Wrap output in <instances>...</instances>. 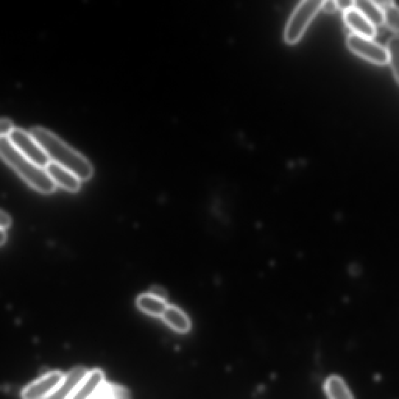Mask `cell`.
Returning a JSON list of instances; mask_svg holds the SVG:
<instances>
[{"instance_id":"cell-1","label":"cell","mask_w":399,"mask_h":399,"mask_svg":"<svg viewBox=\"0 0 399 399\" xmlns=\"http://www.w3.org/2000/svg\"><path fill=\"white\" fill-rule=\"evenodd\" d=\"M30 133L44 149L50 162L68 169L81 181L91 179L93 168L82 155L44 127H33Z\"/></svg>"},{"instance_id":"cell-2","label":"cell","mask_w":399,"mask_h":399,"mask_svg":"<svg viewBox=\"0 0 399 399\" xmlns=\"http://www.w3.org/2000/svg\"><path fill=\"white\" fill-rule=\"evenodd\" d=\"M0 153L3 160L35 190L42 194H51L55 190L56 185L46 169L18 152L8 138L0 140Z\"/></svg>"},{"instance_id":"cell-3","label":"cell","mask_w":399,"mask_h":399,"mask_svg":"<svg viewBox=\"0 0 399 399\" xmlns=\"http://www.w3.org/2000/svg\"><path fill=\"white\" fill-rule=\"evenodd\" d=\"M323 3L324 0H304L297 5L284 30V39L287 44L294 45L301 39Z\"/></svg>"},{"instance_id":"cell-4","label":"cell","mask_w":399,"mask_h":399,"mask_svg":"<svg viewBox=\"0 0 399 399\" xmlns=\"http://www.w3.org/2000/svg\"><path fill=\"white\" fill-rule=\"evenodd\" d=\"M12 145L18 152L28 159L46 169L50 160L44 149L34 139L31 133L15 128L8 138Z\"/></svg>"},{"instance_id":"cell-5","label":"cell","mask_w":399,"mask_h":399,"mask_svg":"<svg viewBox=\"0 0 399 399\" xmlns=\"http://www.w3.org/2000/svg\"><path fill=\"white\" fill-rule=\"evenodd\" d=\"M346 44L353 53L362 59L380 66L388 63L387 48L376 44L372 39L352 34L348 35Z\"/></svg>"},{"instance_id":"cell-6","label":"cell","mask_w":399,"mask_h":399,"mask_svg":"<svg viewBox=\"0 0 399 399\" xmlns=\"http://www.w3.org/2000/svg\"><path fill=\"white\" fill-rule=\"evenodd\" d=\"M65 374L60 372H49L27 386L21 393L22 399H46L59 387Z\"/></svg>"},{"instance_id":"cell-7","label":"cell","mask_w":399,"mask_h":399,"mask_svg":"<svg viewBox=\"0 0 399 399\" xmlns=\"http://www.w3.org/2000/svg\"><path fill=\"white\" fill-rule=\"evenodd\" d=\"M84 367H76L64 377V379L54 393L46 399H69L88 375Z\"/></svg>"},{"instance_id":"cell-8","label":"cell","mask_w":399,"mask_h":399,"mask_svg":"<svg viewBox=\"0 0 399 399\" xmlns=\"http://www.w3.org/2000/svg\"><path fill=\"white\" fill-rule=\"evenodd\" d=\"M46 170L55 185L73 193L79 190L81 181L68 169L50 162Z\"/></svg>"},{"instance_id":"cell-9","label":"cell","mask_w":399,"mask_h":399,"mask_svg":"<svg viewBox=\"0 0 399 399\" xmlns=\"http://www.w3.org/2000/svg\"><path fill=\"white\" fill-rule=\"evenodd\" d=\"M104 383L105 375L102 370H91L69 399H92Z\"/></svg>"},{"instance_id":"cell-10","label":"cell","mask_w":399,"mask_h":399,"mask_svg":"<svg viewBox=\"0 0 399 399\" xmlns=\"http://www.w3.org/2000/svg\"><path fill=\"white\" fill-rule=\"evenodd\" d=\"M346 25L359 37L373 39L376 37V28L369 21L355 8L344 13Z\"/></svg>"},{"instance_id":"cell-11","label":"cell","mask_w":399,"mask_h":399,"mask_svg":"<svg viewBox=\"0 0 399 399\" xmlns=\"http://www.w3.org/2000/svg\"><path fill=\"white\" fill-rule=\"evenodd\" d=\"M162 318L166 323L178 332L186 333L190 329V322L188 317L179 308L174 306H169Z\"/></svg>"},{"instance_id":"cell-12","label":"cell","mask_w":399,"mask_h":399,"mask_svg":"<svg viewBox=\"0 0 399 399\" xmlns=\"http://www.w3.org/2000/svg\"><path fill=\"white\" fill-rule=\"evenodd\" d=\"M354 8L362 13L374 27L381 26L384 23L383 10L374 1L356 0Z\"/></svg>"},{"instance_id":"cell-13","label":"cell","mask_w":399,"mask_h":399,"mask_svg":"<svg viewBox=\"0 0 399 399\" xmlns=\"http://www.w3.org/2000/svg\"><path fill=\"white\" fill-rule=\"evenodd\" d=\"M138 306L142 311L154 317H162L168 306L165 301L151 294L140 296L138 299Z\"/></svg>"},{"instance_id":"cell-14","label":"cell","mask_w":399,"mask_h":399,"mask_svg":"<svg viewBox=\"0 0 399 399\" xmlns=\"http://www.w3.org/2000/svg\"><path fill=\"white\" fill-rule=\"evenodd\" d=\"M325 388L329 399H354L344 381L338 376L327 379Z\"/></svg>"},{"instance_id":"cell-15","label":"cell","mask_w":399,"mask_h":399,"mask_svg":"<svg viewBox=\"0 0 399 399\" xmlns=\"http://www.w3.org/2000/svg\"><path fill=\"white\" fill-rule=\"evenodd\" d=\"M387 51L388 54V63L399 84V35L396 34L388 41Z\"/></svg>"},{"instance_id":"cell-16","label":"cell","mask_w":399,"mask_h":399,"mask_svg":"<svg viewBox=\"0 0 399 399\" xmlns=\"http://www.w3.org/2000/svg\"><path fill=\"white\" fill-rule=\"evenodd\" d=\"M384 24L391 32L399 33V8L394 2L383 9Z\"/></svg>"},{"instance_id":"cell-17","label":"cell","mask_w":399,"mask_h":399,"mask_svg":"<svg viewBox=\"0 0 399 399\" xmlns=\"http://www.w3.org/2000/svg\"><path fill=\"white\" fill-rule=\"evenodd\" d=\"M15 129L12 121L8 118H2L0 121V133L1 138H9L13 131Z\"/></svg>"},{"instance_id":"cell-18","label":"cell","mask_w":399,"mask_h":399,"mask_svg":"<svg viewBox=\"0 0 399 399\" xmlns=\"http://www.w3.org/2000/svg\"><path fill=\"white\" fill-rule=\"evenodd\" d=\"M112 399H130V394L124 388L110 384Z\"/></svg>"},{"instance_id":"cell-19","label":"cell","mask_w":399,"mask_h":399,"mask_svg":"<svg viewBox=\"0 0 399 399\" xmlns=\"http://www.w3.org/2000/svg\"><path fill=\"white\" fill-rule=\"evenodd\" d=\"M336 4L338 9L346 13L354 8L355 1H352V0H337Z\"/></svg>"},{"instance_id":"cell-20","label":"cell","mask_w":399,"mask_h":399,"mask_svg":"<svg viewBox=\"0 0 399 399\" xmlns=\"http://www.w3.org/2000/svg\"><path fill=\"white\" fill-rule=\"evenodd\" d=\"M149 294L165 301L167 298L166 291L159 287H153L151 289H150Z\"/></svg>"},{"instance_id":"cell-21","label":"cell","mask_w":399,"mask_h":399,"mask_svg":"<svg viewBox=\"0 0 399 399\" xmlns=\"http://www.w3.org/2000/svg\"><path fill=\"white\" fill-rule=\"evenodd\" d=\"M322 8L327 13H334L338 10L336 1H324Z\"/></svg>"},{"instance_id":"cell-22","label":"cell","mask_w":399,"mask_h":399,"mask_svg":"<svg viewBox=\"0 0 399 399\" xmlns=\"http://www.w3.org/2000/svg\"><path fill=\"white\" fill-rule=\"evenodd\" d=\"M0 221H1V230H6L11 225V218L4 211H1V216H0Z\"/></svg>"},{"instance_id":"cell-23","label":"cell","mask_w":399,"mask_h":399,"mask_svg":"<svg viewBox=\"0 0 399 399\" xmlns=\"http://www.w3.org/2000/svg\"><path fill=\"white\" fill-rule=\"evenodd\" d=\"M5 240H6L5 230H1V237H0V243H1V245H4Z\"/></svg>"},{"instance_id":"cell-24","label":"cell","mask_w":399,"mask_h":399,"mask_svg":"<svg viewBox=\"0 0 399 399\" xmlns=\"http://www.w3.org/2000/svg\"><path fill=\"white\" fill-rule=\"evenodd\" d=\"M92 399H106L105 398H104L103 395H99L98 393L96 394V395L92 398Z\"/></svg>"}]
</instances>
